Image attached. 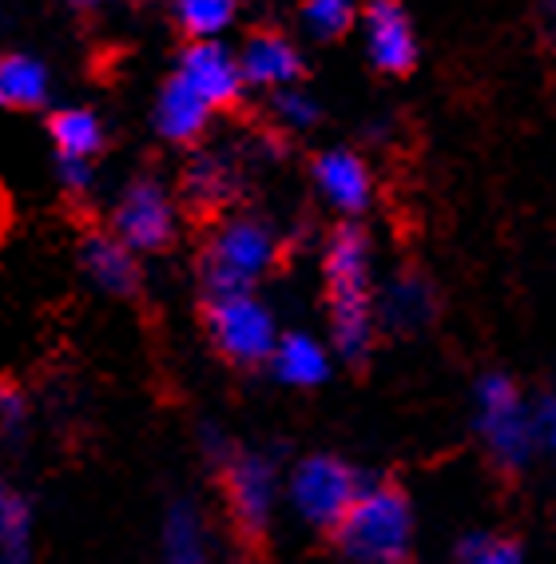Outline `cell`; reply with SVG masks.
I'll use <instances>...</instances> for the list:
<instances>
[{"instance_id":"obj_1","label":"cell","mask_w":556,"mask_h":564,"mask_svg":"<svg viewBox=\"0 0 556 564\" xmlns=\"http://www.w3.org/2000/svg\"><path fill=\"white\" fill-rule=\"evenodd\" d=\"M326 326L334 354L346 362H366L378 338V286L374 247L362 223L342 219L323 247Z\"/></svg>"},{"instance_id":"obj_2","label":"cell","mask_w":556,"mask_h":564,"mask_svg":"<svg viewBox=\"0 0 556 564\" xmlns=\"http://www.w3.org/2000/svg\"><path fill=\"white\" fill-rule=\"evenodd\" d=\"M283 242L271 223L259 215H227L211 227L199 254L203 294L259 291V282L274 271Z\"/></svg>"},{"instance_id":"obj_3","label":"cell","mask_w":556,"mask_h":564,"mask_svg":"<svg viewBox=\"0 0 556 564\" xmlns=\"http://www.w3.org/2000/svg\"><path fill=\"white\" fill-rule=\"evenodd\" d=\"M334 544L355 564H397L410 561L414 544V505L402 485H366L355 509L334 529Z\"/></svg>"},{"instance_id":"obj_4","label":"cell","mask_w":556,"mask_h":564,"mask_svg":"<svg viewBox=\"0 0 556 564\" xmlns=\"http://www.w3.org/2000/svg\"><path fill=\"white\" fill-rule=\"evenodd\" d=\"M203 449L219 469L222 501H227L235 529L259 541L279 513V469H274V462L254 454V449H231L227 437L215 430H203Z\"/></svg>"},{"instance_id":"obj_5","label":"cell","mask_w":556,"mask_h":564,"mask_svg":"<svg viewBox=\"0 0 556 564\" xmlns=\"http://www.w3.org/2000/svg\"><path fill=\"white\" fill-rule=\"evenodd\" d=\"M203 330L222 362L243 366V370L271 366L274 346L283 338L279 318L259 299V291L203 294Z\"/></svg>"},{"instance_id":"obj_6","label":"cell","mask_w":556,"mask_h":564,"mask_svg":"<svg viewBox=\"0 0 556 564\" xmlns=\"http://www.w3.org/2000/svg\"><path fill=\"white\" fill-rule=\"evenodd\" d=\"M477 434L486 442L489 462L501 474H521L533 462L536 449V417L525 405L521 390L505 373H486L473 390Z\"/></svg>"},{"instance_id":"obj_7","label":"cell","mask_w":556,"mask_h":564,"mask_svg":"<svg viewBox=\"0 0 556 564\" xmlns=\"http://www.w3.org/2000/svg\"><path fill=\"white\" fill-rule=\"evenodd\" d=\"M366 481L355 465L338 454H306L286 474V505L310 529L334 533L362 497Z\"/></svg>"},{"instance_id":"obj_8","label":"cell","mask_w":556,"mask_h":564,"mask_svg":"<svg viewBox=\"0 0 556 564\" xmlns=\"http://www.w3.org/2000/svg\"><path fill=\"white\" fill-rule=\"evenodd\" d=\"M116 239L135 254H160L167 251L179 235V212H175L172 192L152 175H140L120 192L111 207V227Z\"/></svg>"},{"instance_id":"obj_9","label":"cell","mask_w":556,"mask_h":564,"mask_svg":"<svg viewBox=\"0 0 556 564\" xmlns=\"http://www.w3.org/2000/svg\"><path fill=\"white\" fill-rule=\"evenodd\" d=\"M358 24L366 56L382 76H410L417 68V32L402 0H362Z\"/></svg>"},{"instance_id":"obj_10","label":"cell","mask_w":556,"mask_h":564,"mask_svg":"<svg viewBox=\"0 0 556 564\" xmlns=\"http://www.w3.org/2000/svg\"><path fill=\"white\" fill-rule=\"evenodd\" d=\"M175 76L192 91H199L215 111L235 108L247 91L243 68H239V52H231L222 41H192L179 52Z\"/></svg>"},{"instance_id":"obj_11","label":"cell","mask_w":556,"mask_h":564,"mask_svg":"<svg viewBox=\"0 0 556 564\" xmlns=\"http://www.w3.org/2000/svg\"><path fill=\"white\" fill-rule=\"evenodd\" d=\"M310 180H314V187H318V195H323L342 219H358V215H366V207L374 203V175H370V163L358 152H350V148H326V152L314 155Z\"/></svg>"},{"instance_id":"obj_12","label":"cell","mask_w":556,"mask_h":564,"mask_svg":"<svg viewBox=\"0 0 556 564\" xmlns=\"http://www.w3.org/2000/svg\"><path fill=\"white\" fill-rule=\"evenodd\" d=\"M239 68H243L247 88H263L271 96L283 88H298V80L306 76V61L298 44L279 29L251 32L239 48Z\"/></svg>"},{"instance_id":"obj_13","label":"cell","mask_w":556,"mask_h":564,"mask_svg":"<svg viewBox=\"0 0 556 564\" xmlns=\"http://www.w3.org/2000/svg\"><path fill=\"white\" fill-rule=\"evenodd\" d=\"M437 314V291L414 267H402L394 279L378 291V326L394 334H417L434 323Z\"/></svg>"},{"instance_id":"obj_14","label":"cell","mask_w":556,"mask_h":564,"mask_svg":"<svg viewBox=\"0 0 556 564\" xmlns=\"http://www.w3.org/2000/svg\"><path fill=\"white\" fill-rule=\"evenodd\" d=\"M80 271L96 291L111 299H128L140 291V254L128 251L111 231H88L80 239Z\"/></svg>"},{"instance_id":"obj_15","label":"cell","mask_w":556,"mask_h":564,"mask_svg":"<svg viewBox=\"0 0 556 564\" xmlns=\"http://www.w3.org/2000/svg\"><path fill=\"white\" fill-rule=\"evenodd\" d=\"M211 116L215 108L203 100L199 91H192L179 76H167L155 96V131H160L163 140L175 143V148H192L207 135L211 128Z\"/></svg>"},{"instance_id":"obj_16","label":"cell","mask_w":556,"mask_h":564,"mask_svg":"<svg viewBox=\"0 0 556 564\" xmlns=\"http://www.w3.org/2000/svg\"><path fill=\"white\" fill-rule=\"evenodd\" d=\"M271 373L291 390H318L334 373V346L306 330H286L271 354Z\"/></svg>"},{"instance_id":"obj_17","label":"cell","mask_w":556,"mask_h":564,"mask_svg":"<svg viewBox=\"0 0 556 564\" xmlns=\"http://www.w3.org/2000/svg\"><path fill=\"white\" fill-rule=\"evenodd\" d=\"M160 564H215L211 529L192 497H175L163 509L160 524Z\"/></svg>"},{"instance_id":"obj_18","label":"cell","mask_w":556,"mask_h":564,"mask_svg":"<svg viewBox=\"0 0 556 564\" xmlns=\"http://www.w3.org/2000/svg\"><path fill=\"white\" fill-rule=\"evenodd\" d=\"M48 140L56 160L96 163L108 148V128L91 108H56L48 116Z\"/></svg>"},{"instance_id":"obj_19","label":"cell","mask_w":556,"mask_h":564,"mask_svg":"<svg viewBox=\"0 0 556 564\" xmlns=\"http://www.w3.org/2000/svg\"><path fill=\"white\" fill-rule=\"evenodd\" d=\"M52 96V72L29 52H0V108L36 111Z\"/></svg>"},{"instance_id":"obj_20","label":"cell","mask_w":556,"mask_h":564,"mask_svg":"<svg viewBox=\"0 0 556 564\" xmlns=\"http://www.w3.org/2000/svg\"><path fill=\"white\" fill-rule=\"evenodd\" d=\"M36 556V505L21 485L0 481V564H32Z\"/></svg>"},{"instance_id":"obj_21","label":"cell","mask_w":556,"mask_h":564,"mask_svg":"<svg viewBox=\"0 0 556 564\" xmlns=\"http://www.w3.org/2000/svg\"><path fill=\"white\" fill-rule=\"evenodd\" d=\"M183 195L195 207H227L239 195V167L219 152H203L183 172Z\"/></svg>"},{"instance_id":"obj_22","label":"cell","mask_w":556,"mask_h":564,"mask_svg":"<svg viewBox=\"0 0 556 564\" xmlns=\"http://www.w3.org/2000/svg\"><path fill=\"white\" fill-rule=\"evenodd\" d=\"M175 29L192 41H219L239 17V0H167Z\"/></svg>"},{"instance_id":"obj_23","label":"cell","mask_w":556,"mask_h":564,"mask_svg":"<svg viewBox=\"0 0 556 564\" xmlns=\"http://www.w3.org/2000/svg\"><path fill=\"white\" fill-rule=\"evenodd\" d=\"M358 0H303V29L314 41H342L358 24Z\"/></svg>"},{"instance_id":"obj_24","label":"cell","mask_w":556,"mask_h":564,"mask_svg":"<svg viewBox=\"0 0 556 564\" xmlns=\"http://www.w3.org/2000/svg\"><path fill=\"white\" fill-rule=\"evenodd\" d=\"M457 564H525V553L513 536L473 533L457 544Z\"/></svg>"},{"instance_id":"obj_25","label":"cell","mask_w":556,"mask_h":564,"mask_svg":"<svg viewBox=\"0 0 556 564\" xmlns=\"http://www.w3.org/2000/svg\"><path fill=\"white\" fill-rule=\"evenodd\" d=\"M271 116L279 128L286 131H306L318 123V104H314V96H306L303 88H283V91H274L271 96Z\"/></svg>"},{"instance_id":"obj_26","label":"cell","mask_w":556,"mask_h":564,"mask_svg":"<svg viewBox=\"0 0 556 564\" xmlns=\"http://www.w3.org/2000/svg\"><path fill=\"white\" fill-rule=\"evenodd\" d=\"M29 422H32L29 393L21 386H0V442L17 445L29 434Z\"/></svg>"},{"instance_id":"obj_27","label":"cell","mask_w":556,"mask_h":564,"mask_svg":"<svg viewBox=\"0 0 556 564\" xmlns=\"http://www.w3.org/2000/svg\"><path fill=\"white\" fill-rule=\"evenodd\" d=\"M56 180L68 195H88L91 183H96V163L80 160H56Z\"/></svg>"},{"instance_id":"obj_28","label":"cell","mask_w":556,"mask_h":564,"mask_svg":"<svg viewBox=\"0 0 556 564\" xmlns=\"http://www.w3.org/2000/svg\"><path fill=\"white\" fill-rule=\"evenodd\" d=\"M533 417H536V445H545L548 454L556 457V398L545 393V398L536 402Z\"/></svg>"},{"instance_id":"obj_29","label":"cell","mask_w":556,"mask_h":564,"mask_svg":"<svg viewBox=\"0 0 556 564\" xmlns=\"http://www.w3.org/2000/svg\"><path fill=\"white\" fill-rule=\"evenodd\" d=\"M541 32L556 41V0H541Z\"/></svg>"},{"instance_id":"obj_30","label":"cell","mask_w":556,"mask_h":564,"mask_svg":"<svg viewBox=\"0 0 556 564\" xmlns=\"http://www.w3.org/2000/svg\"><path fill=\"white\" fill-rule=\"evenodd\" d=\"M68 4H72L76 12H96V9H103L108 0H68Z\"/></svg>"},{"instance_id":"obj_31","label":"cell","mask_w":556,"mask_h":564,"mask_svg":"<svg viewBox=\"0 0 556 564\" xmlns=\"http://www.w3.org/2000/svg\"><path fill=\"white\" fill-rule=\"evenodd\" d=\"M397 564H410V561H397Z\"/></svg>"}]
</instances>
